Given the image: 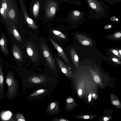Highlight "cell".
Listing matches in <instances>:
<instances>
[{
	"mask_svg": "<svg viewBox=\"0 0 121 121\" xmlns=\"http://www.w3.org/2000/svg\"><path fill=\"white\" fill-rule=\"evenodd\" d=\"M21 77L24 87L28 89L45 86L56 87L59 83L57 78L46 72L39 73L28 71Z\"/></svg>",
	"mask_w": 121,
	"mask_h": 121,
	"instance_id": "cell-1",
	"label": "cell"
},
{
	"mask_svg": "<svg viewBox=\"0 0 121 121\" xmlns=\"http://www.w3.org/2000/svg\"><path fill=\"white\" fill-rule=\"evenodd\" d=\"M38 44L40 61L45 67L42 71L57 78L59 75L57 66L46 39L39 38Z\"/></svg>",
	"mask_w": 121,
	"mask_h": 121,
	"instance_id": "cell-2",
	"label": "cell"
},
{
	"mask_svg": "<svg viewBox=\"0 0 121 121\" xmlns=\"http://www.w3.org/2000/svg\"><path fill=\"white\" fill-rule=\"evenodd\" d=\"M87 6L90 9L89 17L99 19L108 16L110 9L108 6L100 0H86Z\"/></svg>",
	"mask_w": 121,
	"mask_h": 121,
	"instance_id": "cell-3",
	"label": "cell"
},
{
	"mask_svg": "<svg viewBox=\"0 0 121 121\" xmlns=\"http://www.w3.org/2000/svg\"><path fill=\"white\" fill-rule=\"evenodd\" d=\"M60 3L54 0H43V13L41 18L44 21H53L59 12Z\"/></svg>",
	"mask_w": 121,
	"mask_h": 121,
	"instance_id": "cell-4",
	"label": "cell"
},
{
	"mask_svg": "<svg viewBox=\"0 0 121 121\" xmlns=\"http://www.w3.org/2000/svg\"><path fill=\"white\" fill-rule=\"evenodd\" d=\"M38 39L32 37L27 41L26 45L27 53L34 67L41 65L40 60L38 44Z\"/></svg>",
	"mask_w": 121,
	"mask_h": 121,
	"instance_id": "cell-5",
	"label": "cell"
},
{
	"mask_svg": "<svg viewBox=\"0 0 121 121\" xmlns=\"http://www.w3.org/2000/svg\"><path fill=\"white\" fill-rule=\"evenodd\" d=\"M6 82L7 86L6 97L8 100H11L17 95L19 88L18 80L15 78L12 71H10L7 74Z\"/></svg>",
	"mask_w": 121,
	"mask_h": 121,
	"instance_id": "cell-6",
	"label": "cell"
},
{
	"mask_svg": "<svg viewBox=\"0 0 121 121\" xmlns=\"http://www.w3.org/2000/svg\"><path fill=\"white\" fill-rule=\"evenodd\" d=\"M56 87L45 86L35 89L27 96V98L31 101H39L45 97H49Z\"/></svg>",
	"mask_w": 121,
	"mask_h": 121,
	"instance_id": "cell-7",
	"label": "cell"
},
{
	"mask_svg": "<svg viewBox=\"0 0 121 121\" xmlns=\"http://www.w3.org/2000/svg\"><path fill=\"white\" fill-rule=\"evenodd\" d=\"M43 7V0H32L29 8V16L36 23L41 18Z\"/></svg>",
	"mask_w": 121,
	"mask_h": 121,
	"instance_id": "cell-8",
	"label": "cell"
},
{
	"mask_svg": "<svg viewBox=\"0 0 121 121\" xmlns=\"http://www.w3.org/2000/svg\"><path fill=\"white\" fill-rule=\"evenodd\" d=\"M84 12L78 9L69 11L66 20L70 23H78L84 19Z\"/></svg>",
	"mask_w": 121,
	"mask_h": 121,
	"instance_id": "cell-9",
	"label": "cell"
},
{
	"mask_svg": "<svg viewBox=\"0 0 121 121\" xmlns=\"http://www.w3.org/2000/svg\"><path fill=\"white\" fill-rule=\"evenodd\" d=\"M20 3L21 6L24 19L27 26L33 30H37L38 27L35 22L31 18L28 13L25 4L24 0H20Z\"/></svg>",
	"mask_w": 121,
	"mask_h": 121,
	"instance_id": "cell-10",
	"label": "cell"
},
{
	"mask_svg": "<svg viewBox=\"0 0 121 121\" xmlns=\"http://www.w3.org/2000/svg\"><path fill=\"white\" fill-rule=\"evenodd\" d=\"M54 60L57 65L58 70L62 75L68 77L71 76V73L60 56L57 54H52Z\"/></svg>",
	"mask_w": 121,
	"mask_h": 121,
	"instance_id": "cell-11",
	"label": "cell"
},
{
	"mask_svg": "<svg viewBox=\"0 0 121 121\" xmlns=\"http://www.w3.org/2000/svg\"><path fill=\"white\" fill-rule=\"evenodd\" d=\"M60 112L59 102L58 100H54L50 102L48 105L45 111L47 115L53 116L58 114Z\"/></svg>",
	"mask_w": 121,
	"mask_h": 121,
	"instance_id": "cell-12",
	"label": "cell"
},
{
	"mask_svg": "<svg viewBox=\"0 0 121 121\" xmlns=\"http://www.w3.org/2000/svg\"><path fill=\"white\" fill-rule=\"evenodd\" d=\"M48 39L57 51L60 56L68 65H70V62L62 48L54 40L50 37Z\"/></svg>",
	"mask_w": 121,
	"mask_h": 121,
	"instance_id": "cell-13",
	"label": "cell"
},
{
	"mask_svg": "<svg viewBox=\"0 0 121 121\" xmlns=\"http://www.w3.org/2000/svg\"><path fill=\"white\" fill-rule=\"evenodd\" d=\"M4 75L2 67L0 65V100L3 99L5 97L4 92Z\"/></svg>",
	"mask_w": 121,
	"mask_h": 121,
	"instance_id": "cell-14",
	"label": "cell"
},
{
	"mask_svg": "<svg viewBox=\"0 0 121 121\" xmlns=\"http://www.w3.org/2000/svg\"><path fill=\"white\" fill-rule=\"evenodd\" d=\"M12 52L13 56L16 60L20 61H22V55L21 50L20 48L15 44L13 45Z\"/></svg>",
	"mask_w": 121,
	"mask_h": 121,
	"instance_id": "cell-15",
	"label": "cell"
},
{
	"mask_svg": "<svg viewBox=\"0 0 121 121\" xmlns=\"http://www.w3.org/2000/svg\"><path fill=\"white\" fill-rule=\"evenodd\" d=\"M0 46L1 49L4 53L8 56L9 52L7 40L4 35L2 34L0 39Z\"/></svg>",
	"mask_w": 121,
	"mask_h": 121,
	"instance_id": "cell-16",
	"label": "cell"
},
{
	"mask_svg": "<svg viewBox=\"0 0 121 121\" xmlns=\"http://www.w3.org/2000/svg\"><path fill=\"white\" fill-rule=\"evenodd\" d=\"M77 37V39L82 44L86 46H88L92 44L91 40L83 35H78Z\"/></svg>",
	"mask_w": 121,
	"mask_h": 121,
	"instance_id": "cell-17",
	"label": "cell"
},
{
	"mask_svg": "<svg viewBox=\"0 0 121 121\" xmlns=\"http://www.w3.org/2000/svg\"><path fill=\"white\" fill-rule=\"evenodd\" d=\"M70 54L73 62L76 66L78 67V65L79 57L75 50L73 48L70 49Z\"/></svg>",
	"mask_w": 121,
	"mask_h": 121,
	"instance_id": "cell-18",
	"label": "cell"
},
{
	"mask_svg": "<svg viewBox=\"0 0 121 121\" xmlns=\"http://www.w3.org/2000/svg\"><path fill=\"white\" fill-rule=\"evenodd\" d=\"M11 32L14 37L16 40L20 42H22V40L21 36L16 27L13 24L12 25Z\"/></svg>",
	"mask_w": 121,
	"mask_h": 121,
	"instance_id": "cell-19",
	"label": "cell"
},
{
	"mask_svg": "<svg viewBox=\"0 0 121 121\" xmlns=\"http://www.w3.org/2000/svg\"><path fill=\"white\" fill-rule=\"evenodd\" d=\"M52 32L53 34L56 37L64 39H65L66 38V37L64 34L58 30L53 29L52 30Z\"/></svg>",
	"mask_w": 121,
	"mask_h": 121,
	"instance_id": "cell-20",
	"label": "cell"
},
{
	"mask_svg": "<svg viewBox=\"0 0 121 121\" xmlns=\"http://www.w3.org/2000/svg\"><path fill=\"white\" fill-rule=\"evenodd\" d=\"M16 121H26V119L24 115L21 113H17L15 115Z\"/></svg>",
	"mask_w": 121,
	"mask_h": 121,
	"instance_id": "cell-21",
	"label": "cell"
},
{
	"mask_svg": "<svg viewBox=\"0 0 121 121\" xmlns=\"http://www.w3.org/2000/svg\"><path fill=\"white\" fill-rule=\"evenodd\" d=\"M51 121H68V120L61 117H55L53 118Z\"/></svg>",
	"mask_w": 121,
	"mask_h": 121,
	"instance_id": "cell-22",
	"label": "cell"
},
{
	"mask_svg": "<svg viewBox=\"0 0 121 121\" xmlns=\"http://www.w3.org/2000/svg\"><path fill=\"white\" fill-rule=\"evenodd\" d=\"M111 52L115 56H116L121 59V56L119 54L118 51L115 49H112L110 50Z\"/></svg>",
	"mask_w": 121,
	"mask_h": 121,
	"instance_id": "cell-23",
	"label": "cell"
},
{
	"mask_svg": "<svg viewBox=\"0 0 121 121\" xmlns=\"http://www.w3.org/2000/svg\"><path fill=\"white\" fill-rule=\"evenodd\" d=\"M73 4L77 6H78L82 4L81 1L78 0H70Z\"/></svg>",
	"mask_w": 121,
	"mask_h": 121,
	"instance_id": "cell-24",
	"label": "cell"
},
{
	"mask_svg": "<svg viewBox=\"0 0 121 121\" xmlns=\"http://www.w3.org/2000/svg\"><path fill=\"white\" fill-rule=\"evenodd\" d=\"M9 14L10 17L12 18H14L15 16V12L13 9H11L9 12Z\"/></svg>",
	"mask_w": 121,
	"mask_h": 121,
	"instance_id": "cell-25",
	"label": "cell"
},
{
	"mask_svg": "<svg viewBox=\"0 0 121 121\" xmlns=\"http://www.w3.org/2000/svg\"><path fill=\"white\" fill-rule=\"evenodd\" d=\"M59 2L60 3H63L66 2L70 4H73V3L69 0H54Z\"/></svg>",
	"mask_w": 121,
	"mask_h": 121,
	"instance_id": "cell-26",
	"label": "cell"
},
{
	"mask_svg": "<svg viewBox=\"0 0 121 121\" xmlns=\"http://www.w3.org/2000/svg\"><path fill=\"white\" fill-rule=\"evenodd\" d=\"M113 35L115 39H119L121 38V34L120 32H118L115 33Z\"/></svg>",
	"mask_w": 121,
	"mask_h": 121,
	"instance_id": "cell-27",
	"label": "cell"
},
{
	"mask_svg": "<svg viewBox=\"0 0 121 121\" xmlns=\"http://www.w3.org/2000/svg\"><path fill=\"white\" fill-rule=\"evenodd\" d=\"M94 79L95 81L97 83H99L100 81V79L99 77L97 75H95L94 77Z\"/></svg>",
	"mask_w": 121,
	"mask_h": 121,
	"instance_id": "cell-28",
	"label": "cell"
},
{
	"mask_svg": "<svg viewBox=\"0 0 121 121\" xmlns=\"http://www.w3.org/2000/svg\"><path fill=\"white\" fill-rule=\"evenodd\" d=\"M112 60L113 62H115V63L118 64H121V61L118 60L117 59L113 57L112 58Z\"/></svg>",
	"mask_w": 121,
	"mask_h": 121,
	"instance_id": "cell-29",
	"label": "cell"
},
{
	"mask_svg": "<svg viewBox=\"0 0 121 121\" xmlns=\"http://www.w3.org/2000/svg\"><path fill=\"white\" fill-rule=\"evenodd\" d=\"M104 1L106 2L110 5H112L115 4L114 2L111 1L110 0H103Z\"/></svg>",
	"mask_w": 121,
	"mask_h": 121,
	"instance_id": "cell-30",
	"label": "cell"
},
{
	"mask_svg": "<svg viewBox=\"0 0 121 121\" xmlns=\"http://www.w3.org/2000/svg\"><path fill=\"white\" fill-rule=\"evenodd\" d=\"M2 7L5 10L7 9V5L5 2L2 5Z\"/></svg>",
	"mask_w": 121,
	"mask_h": 121,
	"instance_id": "cell-31",
	"label": "cell"
},
{
	"mask_svg": "<svg viewBox=\"0 0 121 121\" xmlns=\"http://www.w3.org/2000/svg\"><path fill=\"white\" fill-rule=\"evenodd\" d=\"M112 103L113 104L116 105H118L119 104V102L117 100L113 101L112 102Z\"/></svg>",
	"mask_w": 121,
	"mask_h": 121,
	"instance_id": "cell-32",
	"label": "cell"
},
{
	"mask_svg": "<svg viewBox=\"0 0 121 121\" xmlns=\"http://www.w3.org/2000/svg\"><path fill=\"white\" fill-rule=\"evenodd\" d=\"M0 13L1 14H4L5 12V10L2 7H1L0 9Z\"/></svg>",
	"mask_w": 121,
	"mask_h": 121,
	"instance_id": "cell-33",
	"label": "cell"
},
{
	"mask_svg": "<svg viewBox=\"0 0 121 121\" xmlns=\"http://www.w3.org/2000/svg\"><path fill=\"white\" fill-rule=\"evenodd\" d=\"M78 95L81 96L82 95V90L81 89H79L78 90Z\"/></svg>",
	"mask_w": 121,
	"mask_h": 121,
	"instance_id": "cell-34",
	"label": "cell"
},
{
	"mask_svg": "<svg viewBox=\"0 0 121 121\" xmlns=\"http://www.w3.org/2000/svg\"><path fill=\"white\" fill-rule=\"evenodd\" d=\"M111 1L114 3L115 4L120 2L121 1V0H110Z\"/></svg>",
	"mask_w": 121,
	"mask_h": 121,
	"instance_id": "cell-35",
	"label": "cell"
},
{
	"mask_svg": "<svg viewBox=\"0 0 121 121\" xmlns=\"http://www.w3.org/2000/svg\"><path fill=\"white\" fill-rule=\"evenodd\" d=\"M83 118L85 119H88L89 118V117L88 115H85L84 116Z\"/></svg>",
	"mask_w": 121,
	"mask_h": 121,
	"instance_id": "cell-36",
	"label": "cell"
},
{
	"mask_svg": "<svg viewBox=\"0 0 121 121\" xmlns=\"http://www.w3.org/2000/svg\"><path fill=\"white\" fill-rule=\"evenodd\" d=\"M91 94H90L88 96V100L90 102L91 100Z\"/></svg>",
	"mask_w": 121,
	"mask_h": 121,
	"instance_id": "cell-37",
	"label": "cell"
},
{
	"mask_svg": "<svg viewBox=\"0 0 121 121\" xmlns=\"http://www.w3.org/2000/svg\"><path fill=\"white\" fill-rule=\"evenodd\" d=\"M109 120V119L106 117H105L104 118V120L105 121H108Z\"/></svg>",
	"mask_w": 121,
	"mask_h": 121,
	"instance_id": "cell-38",
	"label": "cell"
},
{
	"mask_svg": "<svg viewBox=\"0 0 121 121\" xmlns=\"http://www.w3.org/2000/svg\"><path fill=\"white\" fill-rule=\"evenodd\" d=\"M118 52L120 56L121 55V49H119L118 50Z\"/></svg>",
	"mask_w": 121,
	"mask_h": 121,
	"instance_id": "cell-39",
	"label": "cell"
},
{
	"mask_svg": "<svg viewBox=\"0 0 121 121\" xmlns=\"http://www.w3.org/2000/svg\"><path fill=\"white\" fill-rule=\"evenodd\" d=\"M95 94H93L92 95V96L94 97V96H95Z\"/></svg>",
	"mask_w": 121,
	"mask_h": 121,
	"instance_id": "cell-40",
	"label": "cell"
}]
</instances>
